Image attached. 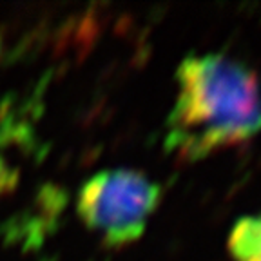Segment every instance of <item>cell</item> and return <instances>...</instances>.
<instances>
[{"instance_id": "1", "label": "cell", "mask_w": 261, "mask_h": 261, "mask_svg": "<svg viewBox=\"0 0 261 261\" xmlns=\"http://www.w3.org/2000/svg\"><path fill=\"white\" fill-rule=\"evenodd\" d=\"M178 96L165 147L200 160L261 130V87L254 71L218 53L189 55L176 71Z\"/></svg>"}, {"instance_id": "2", "label": "cell", "mask_w": 261, "mask_h": 261, "mask_svg": "<svg viewBox=\"0 0 261 261\" xmlns=\"http://www.w3.org/2000/svg\"><path fill=\"white\" fill-rule=\"evenodd\" d=\"M162 189L152 179L130 169L96 172L82 185L76 211L82 221L102 234L107 245L136 241L160 203Z\"/></svg>"}, {"instance_id": "3", "label": "cell", "mask_w": 261, "mask_h": 261, "mask_svg": "<svg viewBox=\"0 0 261 261\" xmlns=\"http://www.w3.org/2000/svg\"><path fill=\"white\" fill-rule=\"evenodd\" d=\"M228 250L236 261H261V212L243 216L234 223Z\"/></svg>"}]
</instances>
